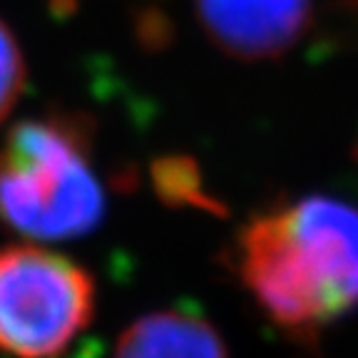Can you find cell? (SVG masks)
<instances>
[{
    "label": "cell",
    "mask_w": 358,
    "mask_h": 358,
    "mask_svg": "<svg viewBox=\"0 0 358 358\" xmlns=\"http://www.w3.org/2000/svg\"><path fill=\"white\" fill-rule=\"evenodd\" d=\"M97 289L87 268L38 244L0 246V353L57 358L90 326Z\"/></svg>",
    "instance_id": "cell-3"
},
{
    "label": "cell",
    "mask_w": 358,
    "mask_h": 358,
    "mask_svg": "<svg viewBox=\"0 0 358 358\" xmlns=\"http://www.w3.org/2000/svg\"><path fill=\"white\" fill-rule=\"evenodd\" d=\"M239 276L274 324L313 336L358 306V209L306 196L259 214L239 234Z\"/></svg>",
    "instance_id": "cell-1"
},
{
    "label": "cell",
    "mask_w": 358,
    "mask_h": 358,
    "mask_svg": "<svg viewBox=\"0 0 358 358\" xmlns=\"http://www.w3.org/2000/svg\"><path fill=\"white\" fill-rule=\"evenodd\" d=\"M25 87V60L15 35L0 20V124L17 105Z\"/></svg>",
    "instance_id": "cell-7"
},
{
    "label": "cell",
    "mask_w": 358,
    "mask_h": 358,
    "mask_svg": "<svg viewBox=\"0 0 358 358\" xmlns=\"http://www.w3.org/2000/svg\"><path fill=\"white\" fill-rule=\"evenodd\" d=\"M152 182L159 199L174 207H194L219 214L222 204L204 187L199 164L189 157H162L152 164Z\"/></svg>",
    "instance_id": "cell-6"
},
{
    "label": "cell",
    "mask_w": 358,
    "mask_h": 358,
    "mask_svg": "<svg viewBox=\"0 0 358 358\" xmlns=\"http://www.w3.org/2000/svg\"><path fill=\"white\" fill-rule=\"evenodd\" d=\"M196 8L209 38L239 60L284 55L311 20V0H196Z\"/></svg>",
    "instance_id": "cell-4"
},
{
    "label": "cell",
    "mask_w": 358,
    "mask_h": 358,
    "mask_svg": "<svg viewBox=\"0 0 358 358\" xmlns=\"http://www.w3.org/2000/svg\"><path fill=\"white\" fill-rule=\"evenodd\" d=\"M112 358H227V348L209 321L185 311H159L127 326Z\"/></svg>",
    "instance_id": "cell-5"
},
{
    "label": "cell",
    "mask_w": 358,
    "mask_h": 358,
    "mask_svg": "<svg viewBox=\"0 0 358 358\" xmlns=\"http://www.w3.org/2000/svg\"><path fill=\"white\" fill-rule=\"evenodd\" d=\"M92 127L52 112L13 124L0 142V222L25 239H78L105 217Z\"/></svg>",
    "instance_id": "cell-2"
}]
</instances>
